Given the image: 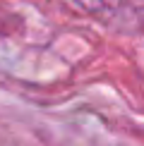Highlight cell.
<instances>
[{
	"label": "cell",
	"mask_w": 144,
	"mask_h": 146,
	"mask_svg": "<svg viewBox=\"0 0 144 146\" xmlns=\"http://www.w3.org/2000/svg\"><path fill=\"white\" fill-rule=\"evenodd\" d=\"M22 29H24V22H22L19 15H15V12H0V38L19 34Z\"/></svg>",
	"instance_id": "1"
}]
</instances>
